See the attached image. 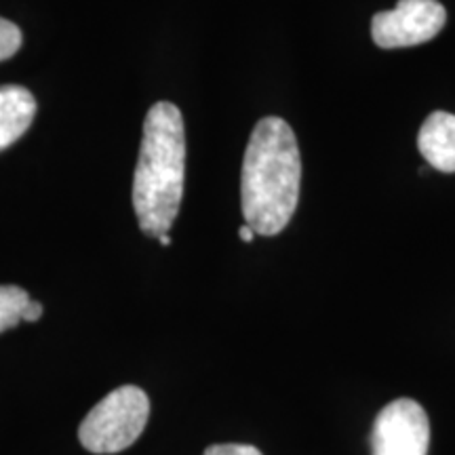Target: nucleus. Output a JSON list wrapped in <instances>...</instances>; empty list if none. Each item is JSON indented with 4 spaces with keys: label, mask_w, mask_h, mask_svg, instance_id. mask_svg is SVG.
<instances>
[{
    "label": "nucleus",
    "mask_w": 455,
    "mask_h": 455,
    "mask_svg": "<svg viewBox=\"0 0 455 455\" xmlns=\"http://www.w3.org/2000/svg\"><path fill=\"white\" fill-rule=\"evenodd\" d=\"M41 316H43V304H41V301L30 299V304L26 306L24 315H21V321H24V323H36V321H41Z\"/></svg>",
    "instance_id": "obj_11"
},
{
    "label": "nucleus",
    "mask_w": 455,
    "mask_h": 455,
    "mask_svg": "<svg viewBox=\"0 0 455 455\" xmlns=\"http://www.w3.org/2000/svg\"><path fill=\"white\" fill-rule=\"evenodd\" d=\"M158 241H161L163 247H169V244H171V236H169V235H163V236H158Z\"/></svg>",
    "instance_id": "obj_13"
},
{
    "label": "nucleus",
    "mask_w": 455,
    "mask_h": 455,
    "mask_svg": "<svg viewBox=\"0 0 455 455\" xmlns=\"http://www.w3.org/2000/svg\"><path fill=\"white\" fill-rule=\"evenodd\" d=\"M447 11L439 0H398L390 11L373 17L371 36L382 49H403L424 44L439 36Z\"/></svg>",
    "instance_id": "obj_4"
},
{
    "label": "nucleus",
    "mask_w": 455,
    "mask_h": 455,
    "mask_svg": "<svg viewBox=\"0 0 455 455\" xmlns=\"http://www.w3.org/2000/svg\"><path fill=\"white\" fill-rule=\"evenodd\" d=\"M36 116V100L26 87L3 84L0 87V152L13 146L30 129Z\"/></svg>",
    "instance_id": "obj_7"
},
{
    "label": "nucleus",
    "mask_w": 455,
    "mask_h": 455,
    "mask_svg": "<svg viewBox=\"0 0 455 455\" xmlns=\"http://www.w3.org/2000/svg\"><path fill=\"white\" fill-rule=\"evenodd\" d=\"M418 150L432 169L455 173V114L432 112L418 133Z\"/></svg>",
    "instance_id": "obj_6"
},
{
    "label": "nucleus",
    "mask_w": 455,
    "mask_h": 455,
    "mask_svg": "<svg viewBox=\"0 0 455 455\" xmlns=\"http://www.w3.org/2000/svg\"><path fill=\"white\" fill-rule=\"evenodd\" d=\"M238 236H241L243 243H253V238L258 236V235H255V232H253L251 228H249L247 224H244V226L241 228V230H238Z\"/></svg>",
    "instance_id": "obj_12"
},
{
    "label": "nucleus",
    "mask_w": 455,
    "mask_h": 455,
    "mask_svg": "<svg viewBox=\"0 0 455 455\" xmlns=\"http://www.w3.org/2000/svg\"><path fill=\"white\" fill-rule=\"evenodd\" d=\"M186 178V129L180 108L158 101L148 110L133 175V209L146 236L169 235Z\"/></svg>",
    "instance_id": "obj_2"
},
{
    "label": "nucleus",
    "mask_w": 455,
    "mask_h": 455,
    "mask_svg": "<svg viewBox=\"0 0 455 455\" xmlns=\"http://www.w3.org/2000/svg\"><path fill=\"white\" fill-rule=\"evenodd\" d=\"M150 418V398L138 386H121L87 413L78 441L91 453H118L133 445Z\"/></svg>",
    "instance_id": "obj_3"
},
{
    "label": "nucleus",
    "mask_w": 455,
    "mask_h": 455,
    "mask_svg": "<svg viewBox=\"0 0 455 455\" xmlns=\"http://www.w3.org/2000/svg\"><path fill=\"white\" fill-rule=\"evenodd\" d=\"M30 295L15 284H0V333L13 329L21 323Z\"/></svg>",
    "instance_id": "obj_8"
},
{
    "label": "nucleus",
    "mask_w": 455,
    "mask_h": 455,
    "mask_svg": "<svg viewBox=\"0 0 455 455\" xmlns=\"http://www.w3.org/2000/svg\"><path fill=\"white\" fill-rule=\"evenodd\" d=\"M203 455H261L258 447L238 445V443H226V445H212L204 449Z\"/></svg>",
    "instance_id": "obj_10"
},
{
    "label": "nucleus",
    "mask_w": 455,
    "mask_h": 455,
    "mask_svg": "<svg viewBox=\"0 0 455 455\" xmlns=\"http://www.w3.org/2000/svg\"><path fill=\"white\" fill-rule=\"evenodd\" d=\"M301 156L293 129L283 118L255 124L243 158L241 207L255 235L275 236L291 221L299 201Z\"/></svg>",
    "instance_id": "obj_1"
},
{
    "label": "nucleus",
    "mask_w": 455,
    "mask_h": 455,
    "mask_svg": "<svg viewBox=\"0 0 455 455\" xmlns=\"http://www.w3.org/2000/svg\"><path fill=\"white\" fill-rule=\"evenodd\" d=\"M430 419L413 398H396L378 413L371 430L373 455H426Z\"/></svg>",
    "instance_id": "obj_5"
},
{
    "label": "nucleus",
    "mask_w": 455,
    "mask_h": 455,
    "mask_svg": "<svg viewBox=\"0 0 455 455\" xmlns=\"http://www.w3.org/2000/svg\"><path fill=\"white\" fill-rule=\"evenodd\" d=\"M21 47V30L13 21L0 17V61L13 57Z\"/></svg>",
    "instance_id": "obj_9"
}]
</instances>
